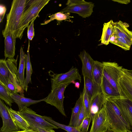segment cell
Listing matches in <instances>:
<instances>
[{
    "mask_svg": "<svg viewBox=\"0 0 132 132\" xmlns=\"http://www.w3.org/2000/svg\"><path fill=\"white\" fill-rule=\"evenodd\" d=\"M107 98L102 93L98 94L91 102L90 116L92 119L94 115L101 109Z\"/></svg>",
    "mask_w": 132,
    "mask_h": 132,
    "instance_id": "21",
    "label": "cell"
},
{
    "mask_svg": "<svg viewBox=\"0 0 132 132\" xmlns=\"http://www.w3.org/2000/svg\"><path fill=\"white\" fill-rule=\"evenodd\" d=\"M92 119L90 116H87L85 117L81 123L77 128L83 132H87L90 122Z\"/></svg>",
    "mask_w": 132,
    "mask_h": 132,
    "instance_id": "33",
    "label": "cell"
},
{
    "mask_svg": "<svg viewBox=\"0 0 132 132\" xmlns=\"http://www.w3.org/2000/svg\"><path fill=\"white\" fill-rule=\"evenodd\" d=\"M8 108L14 122L20 130H23L29 129V124L20 112L15 111L9 107Z\"/></svg>",
    "mask_w": 132,
    "mask_h": 132,
    "instance_id": "20",
    "label": "cell"
},
{
    "mask_svg": "<svg viewBox=\"0 0 132 132\" xmlns=\"http://www.w3.org/2000/svg\"><path fill=\"white\" fill-rule=\"evenodd\" d=\"M68 85L63 84L51 89L44 101L55 107L64 116L66 117L64 110L63 101L64 91Z\"/></svg>",
    "mask_w": 132,
    "mask_h": 132,
    "instance_id": "8",
    "label": "cell"
},
{
    "mask_svg": "<svg viewBox=\"0 0 132 132\" xmlns=\"http://www.w3.org/2000/svg\"><path fill=\"white\" fill-rule=\"evenodd\" d=\"M107 132H112L110 130H108V131Z\"/></svg>",
    "mask_w": 132,
    "mask_h": 132,
    "instance_id": "43",
    "label": "cell"
},
{
    "mask_svg": "<svg viewBox=\"0 0 132 132\" xmlns=\"http://www.w3.org/2000/svg\"><path fill=\"white\" fill-rule=\"evenodd\" d=\"M27 54L24 53L23 48L21 47L20 52L19 64L17 73V77L20 85L23 91L25 88V79L24 70L26 68Z\"/></svg>",
    "mask_w": 132,
    "mask_h": 132,
    "instance_id": "18",
    "label": "cell"
},
{
    "mask_svg": "<svg viewBox=\"0 0 132 132\" xmlns=\"http://www.w3.org/2000/svg\"><path fill=\"white\" fill-rule=\"evenodd\" d=\"M51 78V89L63 84L69 85L72 81L79 80L81 83V78L76 67L72 66L70 70L65 73L53 75Z\"/></svg>",
    "mask_w": 132,
    "mask_h": 132,
    "instance_id": "7",
    "label": "cell"
},
{
    "mask_svg": "<svg viewBox=\"0 0 132 132\" xmlns=\"http://www.w3.org/2000/svg\"><path fill=\"white\" fill-rule=\"evenodd\" d=\"M72 83L75 85V87L78 89L79 88L80 86V84L79 82H75V81H73L72 82Z\"/></svg>",
    "mask_w": 132,
    "mask_h": 132,
    "instance_id": "42",
    "label": "cell"
},
{
    "mask_svg": "<svg viewBox=\"0 0 132 132\" xmlns=\"http://www.w3.org/2000/svg\"><path fill=\"white\" fill-rule=\"evenodd\" d=\"M5 87L10 94L19 93V91L15 86L11 82H9Z\"/></svg>",
    "mask_w": 132,
    "mask_h": 132,
    "instance_id": "36",
    "label": "cell"
},
{
    "mask_svg": "<svg viewBox=\"0 0 132 132\" xmlns=\"http://www.w3.org/2000/svg\"><path fill=\"white\" fill-rule=\"evenodd\" d=\"M82 93L83 96V103L86 111V117L90 116L91 101L88 96L86 89L84 87Z\"/></svg>",
    "mask_w": 132,
    "mask_h": 132,
    "instance_id": "31",
    "label": "cell"
},
{
    "mask_svg": "<svg viewBox=\"0 0 132 132\" xmlns=\"http://www.w3.org/2000/svg\"><path fill=\"white\" fill-rule=\"evenodd\" d=\"M113 1L122 4H128L130 2L129 0H112Z\"/></svg>",
    "mask_w": 132,
    "mask_h": 132,
    "instance_id": "39",
    "label": "cell"
},
{
    "mask_svg": "<svg viewBox=\"0 0 132 132\" xmlns=\"http://www.w3.org/2000/svg\"><path fill=\"white\" fill-rule=\"evenodd\" d=\"M50 0H26L20 21L18 38L21 39L23 32L32 20L36 19L42 9Z\"/></svg>",
    "mask_w": 132,
    "mask_h": 132,
    "instance_id": "3",
    "label": "cell"
},
{
    "mask_svg": "<svg viewBox=\"0 0 132 132\" xmlns=\"http://www.w3.org/2000/svg\"><path fill=\"white\" fill-rule=\"evenodd\" d=\"M107 113L112 132H130L131 129L116 103L107 98L103 105Z\"/></svg>",
    "mask_w": 132,
    "mask_h": 132,
    "instance_id": "1",
    "label": "cell"
},
{
    "mask_svg": "<svg viewBox=\"0 0 132 132\" xmlns=\"http://www.w3.org/2000/svg\"><path fill=\"white\" fill-rule=\"evenodd\" d=\"M28 122L35 123L41 126L50 129H58L59 128L49 123L31 109L27 108L20 112Z\"/></svg>",
    "mask_w": 132,
    "mask_h": 132,
    "instance_id": "12",
    "label": "cell"
},
{
    "mask_svg": "<svg viewBox=\"0 0 132 132\" xmlns=\"http://www.w3.org/2000/svg\"><path fill=\"white\" fill-rule=\"evenodd\" d=\"M82 63V74L84 77H87L93 81L92 70L94 60L84 50L78 55Z\"/></svg>",
    "mask_w": 132,
    "mask_h": 132,
    "instance_id": "13",
    "label": "cell"
},
{
    "mask_svg": "<svg viewBox=\"0 0 132 132\" xmlns=\"http://www.w3.org/2000/svg\"><path fill=\"white\" fill-rule=\"evenodd\" d=\"M0 22H2L6 11V8L5 6L2 4L0 6Z\"/></svg>",
    "mask_w": 132,
    "mask_h": 132,
    "instance_id": "37",
    "label": "cell"
},
{
    "mask_svg": "<svg viewBox=\"0 0 132 132\" xmlns=\"http://www.w3.org/2000/svg\"><path fill=\"white\" fill-rule=\"evenodd\" d=\"M116 103L132 130V102L124 96L109 98Z\"/></svg>",
    "mask_w": 132,
    "mask_h": 132,
    "instance_id": "11",
    "label": "cell"
},
{
    "mask_svg": "<svg viewBox=\"0 0 132 132\" xmlns=\"http://www.w3.org/2000/svg\"><path fill=\"white\" fill-rule=\"evenodd\" d=\"M92 76L93 82L97 85L101 86L103 76V66L102 62L94 61Z\"/></svg>",
    "mask_w": 132,
    "mask_h": 132,
    "instance_id": "24",
    "label": "cell"
},
{
    "mask_svg": "<svg viewBox=\"0 0 132 132\" xmlns=\"http://www.w3.org/2000/svg\"><path fill=\"white\" fill-rule=\"evenodd\" d=\"M128 24L121 21L114 22L112 35L123 38L132 44V31L128 28Z\"/></svg>",
    "mask_w": 132,
    "mask_h": 132,
    "instance_id": "14",
    "label": "cell"
},
{
    "mask_svg": "<svg viewBox=\"0 0 132 132\" xmlns=\"http://www.w3.org/2000/svg\"><path fill=\"white\" fill-rule=\"evenodd\" d=\"M114 23L112 20L103 24L101 39V43L107 45L110 43V39L114 32Z\"/></svg>",
    "mask_w": 132,
    "mask_h": 132,
    "instance_id": "23",
    "label": "cell"
},
{
    "mask_svg": "<svg viewBox=\"0 0 132 132\" xmlns=\"http://www.w3.org/2000/svg\"><path fill=\"white\" fill-rule=\"evenodd\" d=\"M29 50L30 42L29 40L27 51V54H26V73L25 78V88L24 89L25 90L26 92L27 91L28 84L29 83H32L31 76L32 73V70L30 60Z\"/></svg>",
    "mask_w": 132,
    "mask_h": 132,
    "instance_id": "26",
    "label": "cell"
},
{
    "mask_svg": "<svg viewBox=\"0 0 132 132\" xmlns=\"http://www.w3.org/2000/svg\"><path fill=\"white\" fill-rule=\"evenodd\" d=\"M15 132H38L36 131H35L32 129H28L25 130H22L21 131H19Z\"/></svg>",
    "mask_w": 132,
    "mask_h": 132,
    "instance_id": "40",
    "label": "cell"
},
{
    "mask_svg": "<svg viewBox=\"0 0 132 132\" xmlns=\"http://www.w3.org/2000/svg\"><path fill=\"white\" fill-rule=\"evenodd\" d=\"M35 19L32 20L27 27V37L29 40H32L35 36L34 22Z\"/></svg>",
    "mask_w": 132,
    "mask_h": 132,
    "instance_id": "35",
    "label": "cell"
},
{
    "mask_svg": "<svg viewBox=\"0 0 132 132\" xmlns=\"http://www.w3.org/2000/svg\"><path fill=\"white\" fill-rule=\"evenodd\" d=\"M109 42L110 43L119 46L125 51L129 50L132 45L125 39L112 35Z\"/></svg>",
    "mask_w": 132,
    "mask_h": 132,
    "instance_id": "27",
    "label": "cell"
},
{
    "mask_svg": "<svg viewBox=\"0 0 132 132\" xmlns=\"http://www.w3.org/2000/svg\"><path fill=\"white\" fill-rule=\"evenodd\" d=\"M83 102V96L81 93L74 107L72 108V115L68 126L75 127Z\"/></svg>",
    "mask_w": 132,
    "mask_h": 132,
    "instance_id": "25",
    "label": "cell"
},
{
    "mask_svg": "<svg viewBox=\"0 0 132 132\" xmlns=\"http://www.w3.org/2000/svg\"><path fill=\"white\" fill-rule=\"evenodd\" d=\"M16 59L14 58L0 60V82L5 87L9 82L14 84L22 96L24 91L22 90L17 77L18 70Z\"/></svg>",
    "mask_w": 132,
    "mask_h": 132,
    "instance_id": "4",
    "label": "cell"
},
{
    "mask_svg": "<svg viewBox=\"0 0 132 132\" xmlns=\"http://www.w3.org/2000/svg\"><path fill=\"white\" fill-rule=\"evenodd\" d=\"M110 125L104 106L95 114L92 119V124L89 132H107L110 130Z\"/></svg>",
    "mask_w": 132,
    "mask_h": 132,
    "instance_id": "9",
    "label": "cell"
},
{
    "mask_svg": "<svg viewBox=\"0 0 132 132\" xmlns=\"http://www.w3.org/2000/svg\"><path fill=\"white\" fill-rule=\"evenodd\" d=\"M10 94L14 102L18 105L19 112L22 111L30 105L44 101L46 98L38 100H34L25 97L24 96L20 95L18 93Z\"/></svg>",
    "mask_w": 132,
    "mask_h": 132,
    "instance_id": "16",
    "label": "cell"
},
{
    "mask_svg": "<svg viewBox=\"0 0 132 132\" xmlns=\"http://www.w3.org/2000/svg\"><path fill=\"white\" fill-rule=\"evenodd\" d=\"M103 75L119 93L118 80L122 76L123 68L116 62H103Z\"/></svg>",
    "mask_w": 132,
    "mask_h": 132,
    "instance_id": "6",
    "label": "cell"
},
{
    "mask_svg": "<svg viewBox=\"0 0 132 132\" xmlns=\"http://www.w3.org/2000/svg\"><path fill=\"white\" fill-rule=\"evenodd\" d=\"M118 84L120 96L125 97L132 102V85L123 73L118 80Z\"/></svg>",
    "mask_w": 132,
    "mask_h": 132,
    "instance_id": "17",
    "label": "cell"
},
{
    "mask_svg": "<svg viewBox=\"0 0 132 132\" xmlns=\"http://www.w3.org/2000/svg\"><path fill=\"white\" fill-rule=\"evenodd\" d=\"M123 72L127 79L130 83L132 85V78L130 76L126 74Z\"/></svg>",
    "mask_w": 132,
    "mask_h": 132,
    "instance_id": "41",
    "label": "cell"
},
{
    "mask_svg": "<svg viewBox=\"0 0 132 132\" xmlns=\"http://www.w3.org/2000/svg\"><path fill=\"white\" fill-rule=\"evenodd\" d=\"M101 86L102 93L107 98L120 96V93L117 91L103 75Z\"/></svg>",
    "mask_w": 132,
    "mask_h": 132,
    "instance_id": "22",
    "label": "cell"
},
{
    "mask_svg": "<svg viewBox=\"0 0 132 132\" xmlns=\"http://www.w3.org/2000/svg\"><path fill=\"white\" fill-rule=\"evenodd\" d=\"M28 122L30 125L29 129L38 132H55L52 129L45 127L35 122Z\"/></svg>",
    "mask_w": 132,
    "mask_h": 132,
    "instance_id": "32",
    "label": "cell"
},
{
    "mask_svg": "<svg viewBox=\"0 0 132 132\" xmlns=\"http://www.w3.org/2000/svg\"><path fill=\"white\" fill-rule=\"evenodd\" d=\"M84 86L86 89L88 96L91 102L99 93H102L101 86L96 84L90 78L84 77Z\"/></svg>",
    "mask_w": 132,
    "mask_h": 132,
    "instance_id": "19",
    "label": "cell"
},
{
    "mask_svg": "<svg viewBox=\"0 0 132 132\" xmlns=\"http://www.w3.org/2000/svg\"><path fill=\"white\" fill-rule=\"evenodd\" d=\"M86 117V113L83 102L82 106L79 114L75 127H77L81 124L82 121Z\"/></svg>",
    "mask_w": 132,
    "mask_h": 132,
    "instance_id": "34",
    "label": "cell"
},
{
    "mask_svg": "<svg viewBox=\"0 0 132 132\" xmlns=\"http://www.w3.org/2000/svg\"><path fill=\"white\" fill-rule=\"evenodd\" d=\"M0 114L3 126L0 132H15L20 130L14 122L3 100L0 99Z\"/></svg>",
    "mask_w": 132,
    "mask_h": 132,
    "instance_id": "10",
    "label": "cell"
},
{
    "mask_svg": "<svg viewBox=\"0 0 132 132\" xmlns=\"http://www.w3.org/2000/svg\"><path fill=\"white\" fill-rule=\"evenodd\" d=\"M0 98L11 107L14 102L6 87L0 82Z\"/></svg>",
    "mask_w": 132,
    "mask_h": 132,
    "instance_id": "30",
    "label": "cell"
},
{
    "mask_svg": "<svg viewBox=\"0 0 132 132\" xmlns=\"http://www.w3.org/2000/svg\"><path fill=\"white\" fill-rule=\"evenodd\" d=\"M26 0H14L10 10L7 15L5 28L2 31L4 36L7 32L12 33L18 38L19 25Z\"/></svg>",
    "mask_w": 132,
    "mask_h": 132,
    "instance_id": "2",
    "label": "cell"
},
{
    "mask_svg": "<svg viewBox=\"0 0 132 132\" xmlns=\"http://www.w3.org/2000/svg\"><path fill=\"white\" fill-rule=\"evenodd\" d=\"M123 72L132 78V70H128L123 68Z\"/></svg>",
    "mask_w": 132,
    "mask_h": 132,
    "instance_id": "38",
    "label": "cell"
},
{
    "mask_svg": "<svg viewBox=\"0 0 132 132\" xmlns=\"http://www.w3.org/2000/svg\"><path fill=\"white\" fill-rule=\"evenodd\" d=\"M45 120L52 124L58 127L59 128L62 129L68 132H83L80 130L77 127L67 126L59 123L55 121L50 117L42 116Z\"/></svg>",
    "mask_w": 132,
    "mask_h": 132,
    "instance_id": "28",
    "label": "cell"
},
{
    "mask_svg": "<svg viewBox=\"0 0 132 132\" xmlns=\"http://www.w3.org/2000/svg\"><path fill=\"white\" fill-rule=\"evenodd\" d=\"M66 5L67 6L61 12L77 13L84 18L91 15L94 6L92 2L84 0H68Z\"/></svg>",
    "mask_w": 132,
    "mask_h": 132,
    "instance_id": "5",
    "label": "cell"
},
{
    "mask_svg": "<svg viewBox=\"0 0 132 132\" xmlns=\"http://www.w3.org/2000/svg\"><path fill=\"white\" fill-rule=\"evenodd\" d=\"M130 132H132V131H131Z\"/></svg>",
    "mask_w": 132,
    "mask_h": 132,
    "instance_id": "44",
    "label": "cell"
},
{
    "mask_svg": "<svg viewBox=\"0 0 132 132\" xmlns=\"http://www.w3.org/2000/svg\"><path fill=\"white\" fill-rule=\"evenodd\" d=\"M4 38V55L5 59L13 58L15 55V46L16 38L11 32H7Z\"/></svg>",
    "mask_w": 132,
    "mask_h": 132,
    "instance_id": "15",
    "label": "cell"
},
{
    "mask_svg": "<svg viewBox=\"0 0 132 132\" xmlns=\"http://www.w3.org/2000/svg\"><path fill=\"white\" fill-rule=\"evenodd\" d=\"M64 13L60 12L49 16V17L50 18V19L45 21L43 23H42L41 25L46 24L54 20H56L58 21H62L66 20L69 19L70 18H73V17L70 15V13Z\"/></svg>",
    "mask_w": 132,
    "mask_h": 132,
    "instance_id": "29",
    "label": "cell"
}]
</instances>
